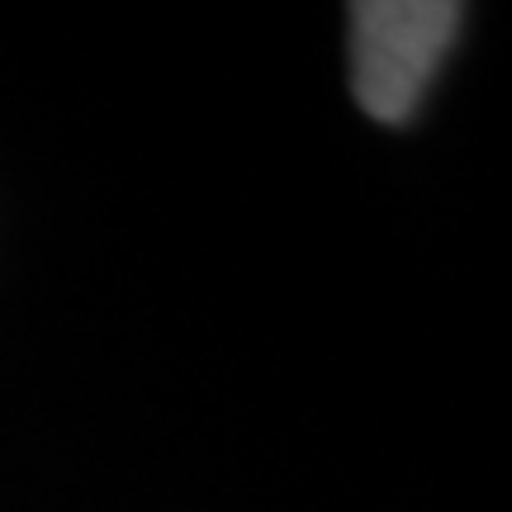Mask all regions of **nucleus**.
<instances>
[{
	"mask_svg": "<svg viewBox=\"0 0 512 512\" xmlns=\"http://www.w3.org/2000/svg\"><path fill=\"white\" fill-rule=\"evenodd\" d=\"M347 15L351 91L370 119L403 124L432 86L465 10L451 0H361Z\"/></svg>",
	"mask_w": 512,
	"mask_h": 512,
	"instance_id": "obj_1",
	"label": "nucleus"
}]
</instances>
